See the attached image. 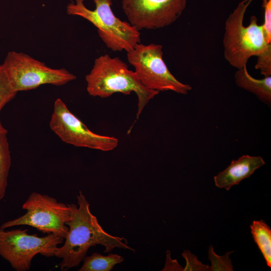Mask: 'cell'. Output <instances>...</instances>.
Segmentation results:
<instances>
[{
	"label": "cell",
	"instance_id": "1",
	"mask_svg": "<svg viewBox=\"0 0 271 271\" xmlns=\"http://www.w3.org/2000/svg\"><path fill=\"white\" fill-rule=\"evenodd\" d=\"M77 198L78 207L75 204H68L71 209V217L66 223L68 232L63 245L58 247L55 254L62 259L59 264L61 270L78 266L89 248L97 244L105 247L104 252H109L116 247L135 251L128 245L124 237L111 235L103 230L90 212V204L82 192H79Z\"/></svg>",
	"mask_w": 271,
	"mask_h": 271
},
{
	"label": "cell",
	"instance_id": "2",
	"mask_svg": "<svg viewBox=\"0 0 271 271\" xmlns=\"http://www.w3.org/2000/svg\"><path fill=\"white\" fill-rule=\"evenodd\" d=\"M85 80L87 91L93 97L107 98L116 93L129 95L134 92L138 99L137 119L146 105L160 92L145 87L125 62L108 54L95 59Z\"/></svg>",
	"mask_w": 271,
	"mask_h": 271
},
{
	"label": "cell",
	"instance_id": "3",
	"mask_svg": "<svg viewBox=\"0 0 271 271\" xmlns=\"http://www.w3.org/2000/svg\"><path fill=\"white\" fill-rule=\"evenodd\" d=\"M254 0H242L230 13L225 22L223 44L225 59L237 69L246 66L252 56H256L269 46L266 42L262 25L251 16L245 27L243 20L247 8Z\"/></svg>",
	"mask_w": 271,
	"mask_h": 271
},
{
	"label": "cell",
	"instance_id": "4",
	"mask_svg": "<svg viewBox=\"0 0 271 271\" xmlns=\"http://www.w3.org/2000/svg\"><path fill=\"white\" fill-rule=\"evenodd\" d=\"M66 8L69 15L81 17L97 28L99 37L113 51L131 50L141 43L140 31L129 23L116 17L111 9L112 0H93L95 8L87 9L84 0H75Z\"/></svg>",
	"mask_w": 271,
	"mask_h": 271
},
{
	"label": "cell",
	"instance_id": "5",
	"mask_svg": "<svg viewBox=\"0 0 271 271\" xmlns=\"http://www.w3.org/2000/svg\"><path fill=\"white\" fill-rule=\"evenodd\" d=\"M126 56L139 81L145 87L184 95L192 89L191 86L181 82L170 72L163 58L161 45L140 43L127 52Z\"/></svg>",
	"mask_w": 271,
	"mask_h": 271
},
{
	"label": "cell",
	"instance_id": "6",
	"mask_svg": "<svg viewBox=\"0 0 271 271\" xmlns=\"http://www.w3.org/2000/svg\"><path fill=\"white\" fill-rule=\"evenodd\" d=\"M26 211L21 216L3 223L5 229L19 225H28L43 233H53L64 239L69 228L66 223L71 217L68 204L58 202L53 197L40 193L32 192L22 205Z\"/></svg>",
	"mask_w": 271,
	"mask_h": 271
},
{
	"label": "cell",
	"instance_id": "7",
	"mask_svg": "<svg viewBox=\"0 0 271 271\" xmlns=\"http://www.w3.org/2000/svg\"><path fill=\"white\" fill-rule=\"evenodd\" d=\"M63 240V238L53 233L39 236L29 234L28 229L6 231L0 228V256L17 271H27L35 255L55 256L58 245Z\"/></svg>",
	"mask_w": 271,
	"mask_h": 271
},
{
	"label": "cell",
	"instance_id": "8",
	"mask_svg": "<svg viewBox=\"0 0 271 271\" xmlns=\"http://www.w3.org/2000/svg\"><path fill=\"white\" fill-rule=\"evenodd\" d=\"M3 65L17 93L34 89L44 84L61 86L76 78L75 75L65 69L51 68L23 52H9Z\"/></svg>",
	"mask_w": 271,
	"mask_h": 271
},
{
	"label": "cell",
	"instance_id": "9",
	"mask_svg": "<svg viewBox=\"0 0 271 271\" xmlns=\"http://www.w3.org/2000/svg\"><path fill=\"white\" fill-rule=\"evenodd\" d=\"M49 125L63 142L75 147L108 152L118 144L115 137L98 134L89 130L60 98L54 102Z\"/></svg>",
	"mask_w": 271,
	"mask_h": 271
},
{
	"label": "cell",
	"instance_id": "10",
	"mask_svg": "<svg viewBox=\"0 0 271 271\" xmlns=\"http://www.w3.org/2000/svg\"><path fill=\"white\" fill-rule=\"evenodd\" d=\"M187 0H121L129 23L139 31L171 25L181 16Z\"/></svg>",
	"mask_w": 271,
	"mask_h": 271
},
{
	"label": "cell",
	"instance_id": "11",
	"mask_svg": "<svg viewBox=\"0 0 271 271\" xmlns=\"http://www.w3.org/2000/svg\"><path fill=\"white\" fill-rule=\"evenodd\" d=\"M265 164L260 156L243 155L232 160L223 171L214 177L215 186L228 191L244 179L249 178L255 171Z\"/></svg>",
	"mask_w": 271,
	"mask_h": 271
},
{
	"label": "cell",
	"instance_id": "12",
	"mask_svg": "<svg viewBox=\"0 0 271 271\" xmlns=\"http://www.w3.org/2000/svg\"><path fill=\"white\" fill-rule=\"evenodd\" d=\"M234 78L238 86L253 93L260 100L270 106L271 76L256 79L248 73L246 66L238 69Z\"/></svg>",
	"mask_w": 271,
	"mask_h": 271
},
{
	"label": "cell",
	"instance_id": "13",
	"mask_svg": "<svg viewBox=\"0 0 271 271\" xmlns=\"http://www.w3.org/2000/svg\"><path fill=\"white\" fill-rule=\"evenodd\" d=\"M254 241L262 253L266 264L271 267V229L263 220H253L250 225Z\"/></svg>",
	"mask_w": 271,
	"mask_h": 271
},
{
	"label": "cell",
	"instance_id": "14",
	"mask_svg": "<svg viewBox=\"0 0 271 271\" xmlns=\"http://www.w3.org/2000/svg\"><path fill=\"white\" fill-rule=\"evenodd\" d=\"M8 130L0 125V200L5 196L11 166V156L7 137Z\"/></svg>",
	"mask_w": 271,
	"mask_h": 271
},
{
	"label": "cell",
	"instance_id": "15",
	"mask_svg": "<svg viewBox=\"0 0 271 271\" xmlns=\"http://www.w3.org/2000/svg\"><path fill=\"white\" fill-rule=\"evenodd\" d=\"M123 258L117 254L110 253L102 255L94 252L86 256L79 271H110L113 266L123 261Z\"/></svg>",
	"mask_w": 271,
	"mask_h": 271
},
{
	"label": "cell",
	"instance_id": "16",
	"mask_svg": "<svg viewBox=\"0 0 271 271\" xmlns=\"http://www.w3.org/2000/svg\"><path fill=\"white\" fill-rule=\"evenodd\" d=\"M4 66L0 65V112L4 107L16 95ZM2 125L0 121V125Z\"/></svg>",
	"mask_w": 271,
	"mask_h": 271
},
{
	"label": "cell",
	"instance_id": "17",
	"mask_svg": "<svg viewBox=\"0 0 271 271\" xmlns=\"http://www.w3.org/2000/svg\"><path fill=\"white\" fill-rule=\"evenodd\" d=\"M233 252H226L224 255L220 256L215 252L213 246L210 245L208 248V259L211 262L209 270L233 271L231 260L229 257V254Z\"/></svg>",
	"mask_w": 271,
	"mask_h": 271
},
{
	"label": "cell",
	"instance_id": "18",
	"mask_svg": "<svg viewBox=\"0 0 271 271\" xmlns=\"http://www.w3.org/2000/svg\"><path fill=\"white\" fill-rule=\"evenodd\" d=\"M257 57L255 68L260 70L264 77L271 76V44Z\"/></svg>",
	"mask_w": 271,
	"mask_h": 271
},
{
	"label": "cell",
	"instance_id": "19",
	"mask_svg": "<svg viewBox=\"0 0 271 271\" xmlns=\"http://www.w3.org/2000/svg\"><path fill=\"white\" fill-rule=\"evenodd\" d=\"M182 255L186 261V266L183 270H209V266L203 264L197 259V256L192 254L190 250H184Z\"/></svg>",
	"mask_w": 271,
	"mask_h": 271
},
{
	"label": "cell",
	"instance_id": "20",
	"mask_svg": "<svg viewBox=\"0 0 271 271\" xmlns=\"http://www.w3.org/2000/svg\"><path fill=\"white\" fill-rule=\"evenodd\" d=\"M264 21L262 25L263 33L267 44H271V0H262Z\"/></svg>",
	"mask_w": 271,
	"mask_h": 271
}]
</instances>
